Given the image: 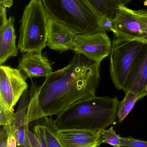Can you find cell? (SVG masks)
<instances>
[{
    "mask_svg": "<svg viewBox=\"0 0 147 147\" xmlns=\"http://www.w3.org/2000/svg\"><path fill=\"white\" fill-rule=\"evenodd\" d=\"M101 63L75 52L70 63L46 77L42 85L32 82L26 122L58 116L75 104L96 96Z\"/></svg>",
    "mask_w": 147,
    "mask_h": 147,
    "instance_id": "cell-1",
    "label": "cell"
},
{
    "mask_svg": "<svg viewBox=\"0 0 147 147\" xmlns=\"http://www.w3.org/2000/svg\"><path fill=\"white\" fill-rule=\"evenodd\" d=\"M119 102L116 97H93L75 104L54 120L59 129L100 131L115 123Z\"/></svg>",
    "mask_w": 147,
    "mask_h": 147,
    "instance_id": "cell-2",
    "label": "cell"
},
{
    "mask_svg": "<svg viewBox=\"0 0 147 147\" xmlns=\"http://www.w3.org/2000/svg\"><path fill=\"white\" fill-rule=\"evenodd\" d=\"M50 18L77 34L102 32L99 14L88 0H41Z\"/></svg>",
    "mask_w": 147,
    "mask_h": 147,
    "instance_id": "cell-3",
    "label": "cell"
},
{
    "mask_svg": "<svg viewBox=\"0 0 147 147\" xmlns=\"http://www.w3.org/2000/svg\"><path fill=\"white\" fill-rule=\"evenodd\" d=\"M49 16L41 0H30L21 20L18 47L22 53L41 52L47 46Z\"/></svg>",
    "mask_w": 147,
    "mask_h": 147,
    "instance_id": "cell-4",
    "label": "cell"
},
{
    "mask_svg": "<svg viewBox=\"0 0 147 147\" xmlns=\"http://www.w3.org/2000/svg\"><path fill=\"white\" fill-rule=\"evenodd\" d=\"M145 44L115 37L112 43L110 72L115 87L123 90L131 69Z\"/></svg>",
    "mask_w": 147,
    "mask_h": 147,
    "instance_id": "cell-5",
    "label": "cell"
},
{
    "mask_svg": "<svg viewBox=\"0 0 147 147\" xmlns=\"http://www.w3.org/2000/svg\"><path fill=\"white\" fill-rule=\"evenodd\" d=\"M116 37L147 44V10L120 5L114 18Z\"/></svg>",
    "mask_w": 147,
    "mask_h": 147,
    "instance_id": "cell-6",
    "label": "cell"
},
{
    "mask_svg": "<svg viewBox=\"0 0 147 147\" xmlns=\"http://www.w3.org/2000/svg\"><path fill=\"white\" fill-rule=\"evenodd\" d=\"M26 78L19 69L1 65L0 102L14 111V107L28 87Z\"/></svg>",
    "mask_w": 147,
    "mask_h": 147,
    "instance_id": "cell-7",
    "label": "cell"
},
{
    "mask_svg": "<svg viewBox=\"0 0 147 147\" xmlns=\"http://www.w3.org/2000/svg\"><path fill=\"white\" fill-rule=\"evenodd\" d=\"M112 43L106 32L90 34H77L74 51L95 62H102L109 55Z\"/></svg>",
    "mask_w": 147,
    "mask_h": 147,
    "instance_id": "cell-8",
    "label": "cell"
},
{
    "mask_svg": "<svg viewBox=\"0 0 147 147\" xmlns=\"http://www.w3.org/2000/svg\"><path fill=\"white\" fill-rule=\"evenodd\" d=\"M123 90L133 92L139 100L147 96V44L135 62Z\"/></svg>",
    "mask_w": 147,
    "mask_h": 147,
    "instance_id": "cell-9",
    "label": "cell"
},
{
    "mask_svg": "<svg viewBox=\"0 0 147 147\" xmlns=\"http://www.w3.org/2000/svg\"><path fill=\"white\" fill-rule=\"evenodd\" d=\"M7 8L0 4V65L10 57H16L18 48L16 44V35L14 28L15 18H7Z\"/></svg>",
    "mask_w": 147,
    "mask_h": 147,
    "instance_id": "cell-10",
    "label": "cell"
},
{
    "mask_svg": "<svg viewBox=\"0 0 147 147\" xmlns=\"http://www.w3.org/2000/svg\"><path fill=\"white\" fill-rule=\"evenodd\" d=\"M76 35L70 28L49 17L47 46L50 49L61 52L74 51Z\"/></svg>",
    "mask_w": 147,
    "mask_h": 147,
    "instance_id": "cell-11",
    "label": "cell"
},
{
    "mask_svg": "<svg viewBox=\"0 0 147 147\" xmlns=\"http://www.w3.org/2000/svg\"><path fill=\"white\" fill-rule=\"evenodd\" d=\"M100 131L59 129L58 136L63 147H98L102 144Z\"/></svg>",
    "mask_w": 147,
    "mask_h": 147,
    "instance_id": "cell-12",
    "label": "cell"
},
{
    "mask_svg": "<svg viewBox=\"0 0 147 147\" xmlns=\"http://www.w3.org/2000/svg\"><path fill=\"white\" fill-rule=\"evenodd\" d=\"M18 68L27 78L47 77L53 72L50 61L41 52L25 53L19 60Z\"/></svg>",
    "mask_w": 147,
    "mask_h": 147,
    "instance_id": "cell-13",
    "label": "cell"
},
{
    "mask_svg": "<svg viewBox=\"0 0 147 147\" xmlns=\"http://www.w3.org/2000/svg\"><path fill=\"white\" fill-rule=\"evenodd\" d=\"M28 102L29 92L26 90L22 96L19 107L15 114L14 120L10 126L19 147H28L26 133L29 123L26 121V117Z\"/></svg>",
    "mask_w": 147,
    "mask_h": 147,
    "instance_id": "cell-14",
    "label": "cell"
},
{
    "mask_svg": "<svg viewBox=\"0 0 147 147\" xmlns=\"http://www.w3.org/2000/svg\"><path fill=\"white\" fill-rule=\"evenodd\" d=\"M95 10L102 16L114 19L120 3L117 0H88Z\"/></svg>",
    "mask_w": 147,
    "mask_h": 147,
    "instance_id": "cell-15",
    "label": "cell"
},
{
    "mask_svg": "<svg viewBox=\"0 0 147 147\" xmlns=\"http://www.w3.org/2000/svg\"><path fill=\"white\" fill-rule=\"evenodd\" d=\"M45 130V138L47 147H63L58 136V128L54 120L48 117L41 118Z\"/></svg>",
    "mask_w": 147,
    "mask_h": 147,
    "instance_id": "cell-16",
    "label": "cell"
},
{
    "mask_svg": "<svg viewBox=\"0 0 147 147\" xmlns=\"http://www.w3.org/2000/svg\"><path fill=\"white\" fill-rule=\"evenodd\" d=\"M26 138L28 147H47L42 122L34 127L33 133L28 129L26 133Z\"/></svg>",
    "mask_w": 147,
    "mask_h": 147,
    "instance_id": "cell-17",
    "label": "cell"
},
{
    "mask_svg": "<svg viewBox=\"0 0 147 147\" xmlns=\"http://www.w3.org/2000/svg\"><path fill=\"white\" fill-rule=\"evenodd\" d=\"M124 99L119 102L117 109L118 122H122L133 109L135 103L139 100L137 96L131 92L125 93Z\"/></svg>",
    "mask_w": 147,
    "mask_h": 147,
    "instance_id": "cell-18",
    "label": "cell"
},
{
    "mask_svg": "<svg viewBox=\"0 0 147 147\" xmlns=\"http://www.w3.org/2000/svg\"><path fill=\"white\" fill-rule=\"evenodd\" d=\"M100 134L102 143H106L113 147H121V137L117 134L113 127H111L109 129L101 130Z\"/></svg>",
    "mask_w": 147,
    "mask_h": 147,
    "instance_id": "cell-19",
    "label": "cell"
},
{
    "mask_svg": "<svg viewBox=\"0 0 147 147\" xmlns=\"http://www.w3.org/2000/svg\"><path fill=\"white\" fill-rule=\"evenodd\" d=\"M14 111L0 102V125L11 126L15 119Z\"/></svg>",
    "mask_w": 147,
    "mask_h": 147,
    "instance_id": "cell-20",
    "label": "cell"
},
{
    "mask_svg": "<svg viewBox=\"0 0 147 147\" xmlns=\"http://www.w3.org/2000/svg\"><path fill=\"white\" fill-rule=\"evenodd\" d=\"M123 147H147V141L134 139L132 137H121Z\"/></svg>",
    "mask_w": 147,
    "mask_h": 147,
    "instance_id": "cell-21",
    "label": "cell"
},
{
    "mask_svg": "<svg viewBox=\"0 0 147 147\" xmlns=\"http://www.w3.org/2000/svg\"><path fill=\"white\" fill-rule=\"evenodd\" d=\"M100 26L102 32L114 31L115 23L114 19L106 16H102L100 22Z\"/></svg>",
    "mask_w": 147,
    "mask_h": 147,
    "instance_id": "cell-22",
    "label": "cell"
},
{
    "mask_svg": "<svg viewBox=\"0 0 147 147\" xmlns=\"http://www.w3.org/2000/svg\"><path fill=\"white\" fill-rule=\"evenodd\" d=\"M10 126H1L0 147H8L7 141Z\"/></svg>",
    "mask_w": 147,
    "mask_h": 147,
    "instance_id": "cell-23",
    "label": "cell"
},
{
    "mask_svg": "<svg viewBox=\"0 0 147 147\" xmlns=\"http://www.w3.org/2000/svg\"><path fill=\"white\" fill-rule=\"evenodd\" d=\"M7 145L8 147H17V142L10 127L8 137Z\"/></svg>",
    "mask_w": 147,
    "mask_h": 147,
    "instance_id": "cell-24",
    "label": "cell"
},
{
    "mask_svg": "<svg viewBox=\"0 0 147 147\" xmlns=\"http://www.w3.org/2000/svg\"><path fill=\"white\" fill-rule=\"evenodd\" d=\"M14 3V0H0V4L5 7L10 8Z\"/></svg>",
    "mask_w": 147,
    "mask_h": 147,
    "instance_id": "cell-25",
    "label": "cell"
},
{
    "mask_svg": "<svg viewBox=\"0 0 147 147\" xmlns=\"http://www.w3.org/2000/svg\"><path fill=\"white\" fill-rule=\"evenodd\" d=\"M120 5L126 6L133 0H117Z\"/></svg>",
    "mask_w": 147,
    "mask_h": 147,
    "instance_id": "cell-26",
    "label": "cell"
},
{
    "mask_svg": "<svg viewBox=\"0 0 147 147\" xmlns=\"http://www.w3.org/2000/svg\"><path fill=\"white\" fill-rule=\"evenodd\" d=\"M144 1H146L147 2V0H144Z\"/></svg>",
    "mask_w": 147,
    "mask_h": 147,
    "instance_id": "cell-27",
    "label": "cell"
},
{
    "mask_svg": "<svg viewBox=\"0 0 147 147\" xmlns=\"http://www.w3.org/2000/svg\"><path fill=\"white\" fill-rule=\"evenodd\" d=\"M17 147H18V146H17Z\"/></svg>",
    "mask_w": 147,
    "mask_h": 147,
    "instance_id": "cell-28",
    "label": "cell"
}]
</instances>
